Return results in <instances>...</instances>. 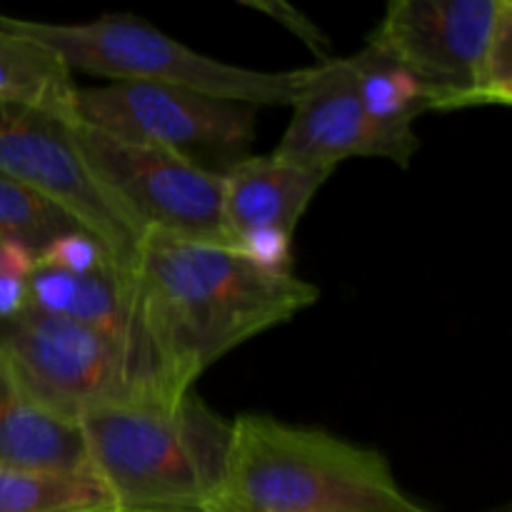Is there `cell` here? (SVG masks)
Wrapping results in <instances>:
<instances>
[{"label": "cell", "mask_w": 512, "mask_h": 512, "mask_svg": "<svg viewBox=\"0 0 512 512\" xmlns=\"http://www.w3.org/2000/svg\"><path fill=\"white\" fill-rule=\"evenodd\" d=\"M140 323L180 390L255 335L318 303L298 275H265L228 243L145 230L128 265Z\"/></svg>", "instance_id": "6da1fadb"}, {"label": "cell", "mask_w": 512, "mask_h": 512, "mask_svg": "<svg viewBox=\"0 0 512 512\" xmlns=\"http://www.w3.org/2000/svg\"><path fill=\"white\" fill-rule=\"evenodd\" d=\"M73 138L105 193L140 230L228 243L220 220V170L153 145L130 143L73 120Z\"/></svg>", "instance_id": "52a82bcc"}, {"label": "cell", "mask_w": 512, "mask_h": 512, "mask_svg": "<svg viewBox=\"0 0 512 512\" xmlns=\"http://www.w3.org/2000/svg\"><path fill=\"white\" fill-rule=\"evenodd\" d=\"M0 465L5 468L83 470L78 420L40 403L0 358Z\"/></svg>", "instance_id": "4fadbf2b"}, {"label": "cell", "mask_w": 512, "mask_h": 512, "mask_svg": "<svg viewBox=\"0 0 512 512\" xmlns=\"http://www.w3.org/2000/svg\"><path fill=\"white\" fill-rule=\"evenodd\" d=\"M230 248L265 275H293V235L280 228H250L228 240Z\"/></svg>", "instance_id": "d6986e66"}, {"label": "cell", "mask_w": 512, "mask_h": 512, "mask_svg": "<svg viewBox=\"0 0 512 512\" xmlns=\"http://www.w3.org/2000/svg\"><path fill=\"white\" fill-rule=\"evenodd\" d=\"M0 173L58 205L128 268L143 230L105 193L73 138V120L0 103Z\"/></svg>", "instance_id": "ba28073f"}, {"label": "cell", "mask_w": 512, "mask_h": 512, "mask_svg": "<svg viewBox=\"0 0 512 512\" xmlns=\"http://www.w3.org/2000/svg\"><path fill=\"white\" fill-rule=\"evenodd\" d=\"M245 5H248V8L260 10V13L270 15L273 20H278L280 25H285L290 33L298 35L305 45H310V48L318 50V53H323V50L330 48V40L325 38L323 30H320L318 25L308 18V15H303L298 8H293V5L280 3V0H265V3L263 0H250V3H245Z\"/></svg>", "instance_id": "44dd1931"}, {"label": "cell", "mask_w": 512, "mask_h": 512, "mask_svg": "<svg viewBox=\"0 0 512 512\" xmlns=\"http://www.w3.org/2000/svg\"><path fill=\"white\" fill-rule=\"evenodd\" d=\"M0 512H118L90 468L40 470L0 465Z\"/></svg>", "instance_id": "2e32d148"}, {"label": "cell", "mask_w": 512, "mask_h": 512, "mask_svg": "<svg viewBox=\"0 0 512 512\" xmlns=\"http://www.w3.org/2000/svg\"><path fill=\"white\" fill-rule=\"evenodd\" d=\"M88 468L118 512H208L228 465L233 420L195 390L78 418Z\"/></svg>", "instance_id": "3957f363"}, {"label": "cell", "mask_w": 512, "mask_h": 512, "mask_svg": "<svg viewBox=\"0 0 512 512\" xmlns=\"http://www.w3.org/2000/svg\"><path fill=\"white\" fill-rule=\"evenodd\" d=\"M108 263H113L108 250L103 248V243L95 235H90L83 228L58 235L38 253V265L63 270V273L70 275H90Z\"/></svg>", "instance_id": "ffe728a7"}, {"label": "cell", "mask_w": 512, "mask_h": 512, "mask_svg": "<svg viewBox=\"0 0 512 512\" xmlns=\"http://www.w3.org/2000/svg\"><path fill=\"white\" fill-rule=\"evenodd\" d=\"M208 512H438L413 498L380 450L323 428L245 413Z\"/></svg>", "instance_id": "7a4b0ae2"}, {"label": "cell", "mask_w": 512, "mask_h": 512, "mask_svg": "<svg viewBox=\"0 0 512 512\" xmlns=\"http://www.w3.org/2000/svg\"><path fill=\"white\" fill-rule=\"evenodd\" d=\"M293 118L280 138L275 158L305 168L335 170L350 158H385L408 168L420 143L380 130L358 98L350 58H325L308 68L293 100Z\"/></svg>", "instance_id": "30bf717a"}, {"label": "cell", "mask_w": 512, "mask_h": 512, "mask_svg": "<svg viewBox=\"0 0 512 512\" xmlns=\"http://www.w3.org/2000/svg\"><path fill=\"white\" fill-rule=\"evenodd\" d=\"M78 88L53 50L0 25V103L75 120Z\"/></svg>", "instance_id": "5bb4252c"}, {"label": "cell", "mask_w": 512, "mask_h": 512, "mask_svg": "<svg viewBox=\"0 0 512 512\" xmlns=\"http://www.w3.org/2000/svg\"><path fill=\"white\" fill-rule=\"evenodd\" d=\"M335 170L305 168L270 155H245L220 173V220L225 238L250 228L293 235L318 190Z\"/></svg>", "instance_id": "8fae6325"}, {"label": "cell", "mask_w": 512, "mask_h": 512, "mask_svg": "<svg viewBox=\"0 0 512 512\" xmlns=\"http://www.w3.org/2000/svg\"><path fill=\"white\" fill-rule=\"evenodd\" d=\"M80 228L58 205L0 173V240H15L40 253L50 240Z\"/></svg>", "instance_id": "e0dca14e"}, {"label": "cell", "mask_w": 512, "mask_h": 512, "mask_svg": "<svg viewBox=\"0 0 512 512\" xmlns=\"http://www.w3.org/2000/svg\"><path fill=\"white\" fill-rule=\"evenodd\" d=\"M75 120L113 138L178 153L208 170V160H220L225 170L253 145L258 108L175 85L108 83L78 88Z\"/></svg>", "instance_id": "8992f818"}, {"label": "cell", "mask_w": 512, "mask_h": 512, "mask_svg": "<svg viewBox=\"0 0 512 512\" xmlns=\"http://www.w3.org/2000/svg\"><path fill=\"white\" fill-rule=\"evenodd\" d=\"M478 105L512 103V3L505 0L475 83Z\"/></svg>", "instance_id": "ac0fdd59"}, {"label": "cell", "mask_w": 512, "mask_h": 512, "mask_svg": "<svg viewBox=\"0 0 512 512\" xmlns=\"http://www.w3.org/2000/svg\"><path fill=\"white\" fill-rule=\"evenodd\" d=\"M28 308L105 333L140 338L153 348L140 323L130 270L115 263L103 265L90 275H70L35 265L28 280Z\"/></svg>", "instance_id": "7c38bea8"}, {"label": "cell", "mask_w": 512, "mask_h": 512, "mask_svg": "<svg viewBox=\"0 0 512 512\" xmlns=\"http://www.w3.org/2000/svg\"><path fill=\"white\" fill-rule=\"evenodd\" d=\"M350 65L358 98L368 118L395 138L420 143L415 123L420 115L433 110V105L418 75L370 43H365L360 53L350 55Z\"/></svg>", "instance_id": "9a60e30c"}, {"label": "cell", "mask_w": 512, "mask_h": 512, "mask_svg": "<svg viewBox=\"0 0 512 512\" xmlns=\"http://www.w3.org/2000/svg\"><path fill=\"white\" fill-rule=\"evenodd\" d=\"M0 25L53 50L70 73L110 83L188 88L213 98L260 105H293L308 68L250 70L188 48L138 15H100L85 23H43L0 15Z\"/></svg>", "instance_id": "277c9868"}, {"label": "cell", "mask_w": 512, "mask_h": 512, "mask_svg": "<svg viewBox=\"0 0 512 512\" xmlns=\"http://www.w3.org/2000/svg\"><path fill=\"white\" fill-rule=\"evenodd\" d=\"M0 358L43 405L70 420L95 408L175 400V385L145 340L25 310L0 323Z\"/></svg>", "instance_id": "5b68a950"}, {"label": "cell", "mask_w": 512, "mask_h": 512, "mask_svg": "<svg viewBox=\"0 0 512 512\" xmlns=\"http://www.w3.org/2000/svg\"><path fill=\"white\" fill-rule=\"evenodd\" d=\"M505 0H393L368 43L418 75L433 110L478 108L475 83Z\"/></svg>", "instance_id": "9c48e42d"}]
</instances>
